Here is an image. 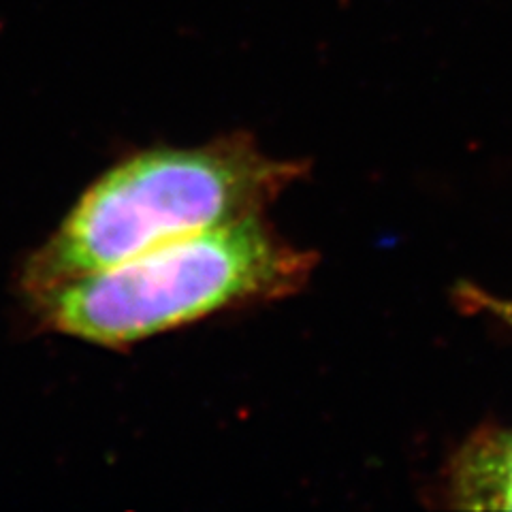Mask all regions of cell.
I'll use <instances>...</instances> for the list:
<instances>
[{"label":"cell","instance_id":"2","mask_svg":"<svg viewBox=\"0 0 512 512\" xmlns=\"http://www.w3.org/2000/svg\"><path fill=\"white\" fill-rule=\"evenodd\" d=\"M316 265V252L254 216L71 280L28 310L47 331L124 348L224 310L291 297Z\"/></svg>","mask_w":512,"mask_h":512},{"label":"cell","instance_id":"4","mask_svg":"<svg viewBox=\"0 0 512 512\" xmlns=\"http://www.w3.org/2000/svg\"><path fill=\"white\" fill-rule=\"evenodd\" d=\"M459 301L463 308L468 310H480V312H487L495 318H500L504 325H508L512 329V299H500V297H493L485 291H480L476 286L470 284H463L459 291Z\"/></svg>","mask_w":512,"mask_h":512},{"label":"cell","instance_id":"3","mask_svg":"<svg viewBox=\"0 0 512 512\" xmlns=\"http://www.w3.org/2000/svg\"><path fill=\"white\" fill-rule=\"evenodd\" d=\"M446 495L461 510H512V427H485L446 468Z\"/></svg>","mask_w":512,"mask_h":512},{"label":"cell","instance_id":"1","mask_svg":"<svg viewBox=\"0 0 512 512\" xmlns=\"http://www.w3.org/2000/svg\"><path fill=\"white\" fill-rule=\"evenodd\" d=\"M308 163L274 158L248 133L139 152L88 186L20 274L26 303L175 239L265 216Z\"/></svg>","mask_w":512,"mask_h":512}]
</instances>
